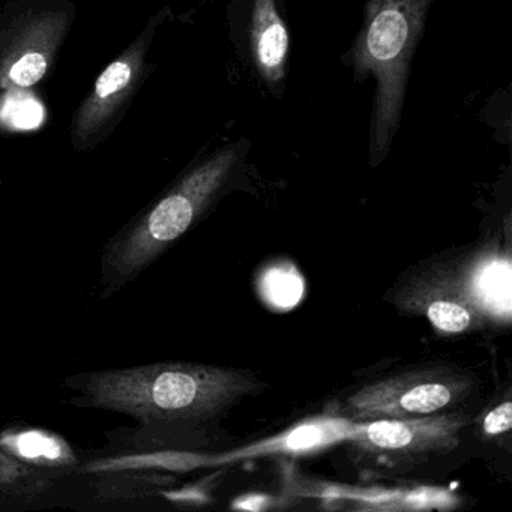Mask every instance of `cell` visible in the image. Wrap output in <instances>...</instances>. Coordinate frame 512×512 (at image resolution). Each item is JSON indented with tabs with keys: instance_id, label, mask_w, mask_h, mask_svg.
I'll use <instances>...</instances> for the list:
<instances>
[{
	"instance_id": "6da1fadb",
	"label": "cell",
	"mask_w": 512,
	"mask_h": 512,
	"mask_svg": "<svg viewBox=\"0 0 512 512\" xmlns=\"http://www.w3.org/2000/svg\"><path fill=\"white\" fill-rule=\"evenodd\" d=\"M62 385L77 392L70 400L74 407L136 419L139 427L115 440L124 443L118 457L127 460L179 440L257 389L256 379L244 371L194 362L82 371L65 377Z\"/></svg>"
},
{
	"instance_id": "7a4b0ae2",
	"label": "cell",
	"mask_w": 512,
	"mask_h": 512,
	"mask_svg": "<svg viewBox=\"0 0 512 512\" xmlns=\"http://www.w3.org/2000/svg\"><path fill=\"white\" fill-rule=\"evenodd\" d=\"M238 161V148L221 149L182 176L104 244L100 298L134 283L202 220Z\"/></svg>"
},
{
	"instance_id": "3957f363",
	"label": "cell",
	"mask_w": 512,
	"mask_h": 512,
	"mask_svg": "<svg viewBox=\"0 0 512 512\" xmlns=\"http://www.w3.org/2000/svg\"><path fill=\"white\" fill-rule=\"evenodd\" d=\"M431 0H368L364 29L355 47L358 74L376 79L373 154L382 160L400 124L410 62Z\"/></svg>"
},
{
	"instance_id": "277c9868",
	"label": "cell",
	"mask_w": 512,
	"mask_h": 512,
	"mask_svg": "<svg viewBox=\"0 0 512 512\" xmlns=\"http://www.w3.org/2000/svg\"><path fill=\"white\" fill-rule=\"evenodd\" d=\"M65 5L20 0L0 13V88H31L43 80L73 19Z\"/></svg>"
},
{
	"instance_id": "5b68a950",
	"label": "cell",
	"mask_w": 512,
	"mask_h": 512,
	"mask_svg": "<svg viewBox=\"0 0 512 512\" xmlns=\"http://www.w3.org/2000/svg\"><path fill=\"white\" fill-rule=\"evenodd\" d=\"M473 382L451 368H416L365 385L347 400L358 422L434 415L469 397Z\"/></svg>"
},
{
	"instance_id": "8992f818",
	"label": "cell",
	"mask_w": 512,
	"mask_h": 512,
	"mask_svg": "<svg viewBox=\"0 0 512 512\" xmlns=\"http://www.w3.org/2000/svg\"><path fill=\"white\" fill-rule=\"evenodd\" d=\"M469 424L464 413L446 412L403 419L356 422L349 442L377 457L416 458L452 451Z\"/></svg>"
},
{
	"instance_id": "52a82bcc",
	"label": "cell",
	"mask_w": 512,
	"mask_h": 512,
	"mask_svg": "<svg viewBox=\"0 0 512 512\" xmlns=\"http://www.w3.org/2000/svg\"><path fill=\"white\" fill-rule=\"evenodd\" d=\"M152 29L142 35L121 58L113 61L95 82L73 121V148L88 151L106 139L134 94L145 67V56Z\"/></svg>"
},
{
	"instance_id": "ba28073f",
	"label": "cell",
	"mask_w": 512,
	"mask_h": 512,
	"mask_svg": "<svg viewBox=\"0 0 512 512\" xmlns=\"http://www.w3.org/2000/svg\"><path fill=\"white\" fill-rule=\"evenodd\" d=\"M398 305L427 317L439 334H464L478 328L482 320L460 272L448 265L430 266L413 275L398 293Z\"/></svg>"
},
{
	"instance_id": "9c48e42d",
	"label": "cell",
	"mask_w": 512,
	"mask_h": 512,
	"mask_svg": "<svg viewBox=\"0 0 512 512\" xmlns=\"http://www.w3.org/2000/svg\"><path fill=\"white\" fill-rule=\"evenodd\" d=\"M0 449L32 469L49 473L65 485L82 476L88 455L61 434L34 425L13 424L0 430Z\"/></svg>"
},
{
	"instance_id": "30bf717a",
	"label": "cell",
	"mask_w": 512,
	"mask_h": 512,
	"mask_svg": "<svg viewBox=\"0 0 512 512\" xmlns=\"http://www.w3.org/2000/svg\"><path fill=\"white\" fill-rule=\"evenodd\" d=\"M353 424L346 418H317L304 422L298 427L290 428L272 439L251 445L230 455L227 461L235 458L256 457L269 454H308L326 446L334 445L352 436Z\"/></svg>"
},
{
	"instance_id": "8fae6325",
	"label": "cell",
	"mask_w": 512,
	"mask_h": 512,
	"mask_svg": "<svg viewBox=\"0 0 512 512\" xmlns=\"http://www.w3.org/2000/svg\"><path fill=\"white\" fill-rule=\"evenodd\" d=\"M65 484L61 479L32 469L0 449V511H26L53 500Z\"/></svg>"
},
{
	"instance_id": "7c38bea8",
	"label": "cell",
	"mask_w": 512,
	"mask_h": 512,
	"mask_svg": "<svg viewBox=\"0 0 512 512\" xmlns=\"http://www.w3.org/2000/svg\"><path fill=\"white\" fill-rule=\"evenodd\" d=\"M251 41L260 74L269 83L283 79L289 34L278 14L275 0H253Z\"/></svg>"
},
{
	"instance_id": "4fadbf2b",
	"label": "cell",
	"mask_w": 512,
	"mask_h": 512,
	"mask_svg": "<svg viewBox=\"0 0 512 512\" xmlns=\"http://www.w3.org/2000/svg\"><path fill=\"white\" fill-rule=\"evenodd\" d=\"M461 280L466 286L472 301L482 314L490 313L496 316L505 314L509 319V296L502 295L503 289H509L511 281H503L511 278L509 274L508 260L500 257H484L479 263H473L469 271L460 272Z\"/></svg>"
},
{
	"instance_id": "5bb4252c",
	"label": "cell",
	"mask_w": 512,
	"mask_h": 512,
	"mask_svg": "<svg viewBox=\"0 0 512 512\" xmlns=\"http://www.w3.org/2000/svg\"><path fill=\"white\" fill-rule=\"evenodd\" d=\"M260 293L271 307L289 310L301 301L304 295V280L295 266L278 263L263 272L259 281Z\"/></svg>"
},
{
	"instance_id": "9a60e30c",
	"label": "cell",
	"mask_w": 512,
	"mask_h": 512,
	"mask_svg": "<svg viewBox=\"0 0 512 512\" xmlns=\"http://www.w3.org/2000/svg\"><path fill=\"white\" fill-rule=\"evenodd\" d=\"M512 427V404L511 401L499 404L493 410L485 415L482 422V431L487 436H500V434L508 433Z\"/></svg>"
}]
</instances>
